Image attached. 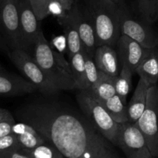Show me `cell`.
I'll use <instances>...</instances> for the list:
<instances>
[{
    "label": "cell",
    "mask_w": 158,
    "mask_h": 158,
    "mask_svg": "<svg viewBox=\"0 0 158 158\" xmlns=\"http://www.w3.org/2000/svg\"><path fill=\"white\" fill-rule=\"evenodd\" d=\"M66 15L69 17L77 27L84 50L88 55L94 58L96 49L98 46L95 29L90 20L80 9L78 0L74 2L72 8L68 11Z\"/></svg>",
    "instance_id": "12"
},
{
    "label": "cell",
    "mask_w": 158,
    "mask_h": 158,
    "mask_svg": "<svg viewBox=\"0 0 158 158\" xmlns=\"http://www.w3.org/2000/svg\"><path fill=\"white\" fill-rule=\"evenodd\" d=\"M140 19L152 25L158 19V0H137Z\"/></svg>",
    "instance_id": "24"
},
{
    "label": "cell",
    "mask_w": 158,
    "mask_h": 158,
    "mask_svg": "<svg viewBox=\"0 0 158 158\" xmlns=\"http://www.w3.org/2000/svg\"><path fill=\"white\" fill-rule=\"evenodd\" d=\"M21 150L31 158H65L58 148L48 140L33 149Z\"/></svg>",
    "instance_id": "23"
},
{
    "label": "cell",
    "mask_w": 158,
    "mask_h": 158,
    "mask_svg": "<svg viewBox=\"0 0 158 158\" xmlns=\"http://www.w3.org/2000/svg\"><path fill=\"white\" fill-rule=\"evenodd\" d=\"M12 134H15L19 145L23 149H33L47 140L34 127L25 122L15 123L12 128Z\"/></svg>",
    "instance_id": "16"
},
{
    "label": "cell",
    "mask_w": 158,
    "mask_h": 158,
    "mask_svg": "<svg viewBox=\"0 0 158 158\" xmlns=\"http://www.w3.org/2000/svg\"><path fill=\"white\" fill-rule=\"evenodd\" d=\"M38 90L36 86L24 77L0 71V96L15 97L32 94Z\"/></svg>",
    "instance_id": "13"
},
{
    "label": "cell",
    "mask_w": 158,
    "mask_h": 158,
    "mask_svg": "<svg viewBox=\"0 0 158 158\" xmlns=\"http://www.w3.org/2000/svg\"><path fill=\"white\" fill-rule=\"evenodd\" d=\"M100 103L103 105L108 114L117 123H123L129 121L127 105L123 103L121 99L117 94L107 100L100 101Z\"/></svg>",
    "instance_id": "20"
},
{
    "label": "cell",
    "mask_w": 158,
    "mask_h": 158,
    "mask_svg": "<svg viewBox=\"0 0 158 158\" xmlns=\"http://www.w3.org/2000/svg\"><path fill=\"white\" fill-rule=\"evenodd\" d=\"M120 33L127 35L148 49L158 47V34L151 25L137 19L130 14L129 10H123L120 19Z\"/></svg>",
    "instance_id": "8"
},
{
    "label": "cell",
    "mask_w": 158,
    "mask_h": 158,
    "mask_svg": "<svg viewBox=\"0 0 158 158\" xmlns=\"http://www.w3.org/2000/svg\"><path fill=\"white\" fill-rule=\"evenodd\" d=\"M135 73L143 79L151 86L157 85L158 81V47L152 49L149 54L143 59Z\"/></svg>",
    "instance_id": "18"
},
{
    "label": "cell",
    "mask_w": 158,
    "mask_h": 158,
    "mask_svg": "<svg viewBox=\"0 0 158 158\" xmlns=\"http://www.w3.org/2000/svg\"><path fill=\"white\" fill-rule=\"evenodd\" d=\"M137 124L145 137L154 158H158V86L154 85L148 90L147 105Z\"/></svg>",
    "instance_id": "6"
},
{
    "label": "cell",
    "mask_w": 158,
    "mask_h": 158,
    "mask_svg": "<svg viewBox=\"0 0 158 158\" xmlns=\"http://www.w3.org/2000/svg\"><path fill=\"white\" fill-rule=\"evenodd\" d=\"M77 101L85 117L117 147L120 123L110 117L103 105L88 90H79Z\"/></svg>",
    "instance_id": "4"
},
{
    "label": "cell",
    "mask_w": 158,
    "mask_h": 158,
    "mask_svg": "<svg viewBox=\"0 0 158 158\" xmlns=\"http://www.w3.org/2000/svg\"><path fill=\"white\" fill-rule=\"evenodd\" d=\"M0 158H31L28 154L23 152L20 147L8 149L0 152Z\"/></svg>",
    "instance_id": "29"
},
{
    "label": "cell",
    "mask_w": 158,
    "mask_h": 158,
    "mask_svg": "<svg viewBox=\"0 0 158 158\" xmlns=\"http://www.w3.org/2000/svg\"><path fill=\"white\" fill-rule=\"evenodd\" d=\"M2 109V108H0V110H1Z\"/></svg>",
    "instance_id": "37"
},
{
    "label": "cell",
    "mask_w": 158,
    "mask_h": 158,
    "mask_svg": "<svg viewBox=\"0 0 158 158\" xmlns=\"http://www.w3.org/2000/svg\"><path fill=\"white\" fill-rule=\"evenodd\" d=\"M32 56L37 62L46 77L60 91L77 89L70 64L63 54L52 49L45 38L43 32L39 35L34 45Z\"/></svg>",
    "instance_id": "3"
},
{
    "label": "cell",
    "mask_w": 158,
    "mask_h": 158,
    "mask_svg": "<svg viewBox=\"0 0 158 158\" xmlns=\"http://www.w3.org/2000/svg\"><path fill=\"white\" fill-rule=\"evenodd\" d=\"M17 117L52 142L65 158H123L83 113L66 105L31 103L19 110Z\"/></svg>",
    "instance_id": "1"
},
{
    "label": "cell",
    "mask_w": 158,
    "mask_h": 158,
    "mask_svg": "<svg viewBox=\"0 0 158 158\" xmlns=\"http://www.w3.org/2000/svg\"><path fill=\"white\" fill-rule=\"evenodd\" d=\"M2 70H5V69L3 68V66L0 64V71H2Z\"/></svg>",
    "instance_id": "35"
},
{
    "label": "cell",
    "mask_w": 158,
    "mask_h": 158,
    "mask_svg": "<svg viewBox=\"0 0 158 158\" xmlns=\"http://www.w3.org/2000/svg\"><path fill=\"white\" fill-rule=\"evenodd\" d=\"M117 147L127 158H154L137 123H120Z\"/></svg>",
    "instance_id": "7"
},
{
    "label": "cell",
    "mask_w": 158,
    "mask_h": 158,
    "mask_svg": "<svg viewBox=\"0 0 158 158\" xmlns=\"http://www.w3.org/2000/svg\"><path fill=\"white\" fill-rule=\"evenodd\" d=\"M15 123L13 116L8 110L0 120V138L12 134V128Z\"/></svg>",
    "instance_id": "27"
},
{
    "label": "cell",
    "mask_w": 158,
    "mask_h": 158,
    "mask_svg": "<svg viewBox=\"0 0 158 158\" xmlns=\"http://www.w3.org/2000/svg\"><path fill=\"white\" fill-rule=\"evenodd\" d=\"M89 92L98 101H103L116 95L115 77L99 72V79L94 89Z\"/></svg>",
    "instance_id": "19"
},
{
    "label": "cell",
    "mask_w": 158,
    "mask_h": 158,
    "mask_svg": "<svg viewBox=\"0 0 158 158\" xmlns=\"http://www.w3.org/2000/svg\"></svg>",
    "instance_id": "39"
},
{
    "label": "cell",
    "mask_w": 158,
    "mask_h": 158,
    "mask_svg": "<svg viewBox=\"0 0 158 158\" xmlns=\"http://www.w3.org/2000/svg\"><path fill=\"white\" fill-rule=\"evenodd\" d=\"M49 6H50V5L52 4V3L53 2H55L56 0H49Z\"/></svg>",
    "instance_id": "36"
},
{
    "label": "cell",
    "mask_w": 158,
    "mask_h": 158,
    "mask_svg": "<svg viewBox=\"0 0 158 158\" xmlns=\"http://www.w3.org/2000/svg\"><path fill=\"white\" fill-rule=\"evenodd\" d=\"M19 145L18 143V140L14 134H11L0 138V152L10 148H19Z\"/></svg>",
    "instance_id": "28"
},
{
    "label": "cell",
    "mask_w": 158,
    "mask_h": 158,
    "mask_svg": "<svg viewBox=\"0 0 158 158\" xmlns=\"http://www.w3.org/2000/svg\"><path fill=\"white\" fill-rule=\"evenodd\" d=\"M0 50H3L6 52H7V54L9 55V53L10 52L11 49L9 47V46L7 45L6 42L5 41L4 38L2 37V35L0 33Z\"/></svg>",
    "instance_id": "30"
},
{
    "label": "cell",
    "mask_w": 158,
    "mask_h": 158,
    "mask_svg": "<svg viewBox=\"0 0 158 158\" xmlns=\"http://www.w3.org/2000/svg\"><path fill=\"white\" fill-rule=\"evenodd\" d=\"M79 6L94 26L97 45L116 48L121 35L120 19L123 9L112 0H82Z\"/></svg>",
    "instance_id": "2"
},
{
    "label": "cell",
    "mask_w": 158,
    "mask_h": 158,
    "mask_svg": "<svg viewBox=\"0 0 158 158\" xmlns=\"http://www.w3.org/2000/svg\"><path fill=\"white\" fill-rule=\"evenodd\" d=\"M7 111H8L7 110L2 109V108L0 110V120H1V119L4 117V115L6 114V112H7Z\"/></svg>",
    "instance_id": "33"
},
{
    "label": "cell",
    "mask_w": 158,
    "mask_h": 158,
    "mask_svg": "<svg viewBox=\"0 0 158 158\" xmlns=\"http://www.w3.org/2000/svg\"><path fill=\"white\" fill-rule=\"evenodd\" d=\"M17 1H18V0H17Z\"/></svg>",
    "instance_id": "38"
},
{
    "label": "cell",
    "mask_w": 158,
    "mask_h": 158,
    "mask_svg": "<svg viewBox=\"0 0 158 158\" xmlns=\"http://www.w3.org/2000/svg\"><path fill=\"white\" fill-rule=\"evenodd\" d=\"M12 63L22 73L25 78L46 96L55 95L60 92L58 88L46 77L32 55L23 49H11L9 53Z\"/></svg>",
    "instance_id": "5"
},
{
    "label": "cell",
    "mask_w": 158,
    "mask_h": 158,
    "mask_svg": "<svg viewBox=\"0 0 158 158\" xmlns=\"http://www.w3.org/2000/svg\"><path fill=\"white\" fill-rule=\"evenodd\" d=\"M112 1L114 2L117 5H118V6H120L122 9H123V10H127L128 9L125 0H112Z\"/></svg>",
    "instance_id": "31"
},
{
    "label": "cell",
    "mask_w": 158,
    "mask_h": 158,
    "mask_svg": "<svg viewBox=\"0 0 158 158\" xmlns=\"http://www.w3.org/2000/svg\"><path fill=\"white\" fill-rule=\"evenodd\" d=\"M116 48L121 66L126 65L133 74L135 73L140 63L152 50L123 34L119 37Z\"/></svg>",
    "instance_id": "11"
},
{
    "label": "cell",
    "mask_w": 158,
    "mask_h": 158,
    "mask_svg": "<svg viewBox=\"0 0 158 158\" xmlns=\"http://www.w3.org/2000/svg\"><path fill=\"white\" fill-rule=\"evenodd\" d=\"M0 33L10 49H21L19 13L17 0H5L0 9Z\"/></svg>",
    "instance_id": "9"
},
{
    "label": "cell",
    "mask_w": 158,
    "mask_h": 158,
    "mask_svg": "<svg viewBox=\"0 0 158 158\" xmlns=\"http://www.w3.org/2000/svg\"><path fill=\"white\" fill-rule=\"evenodd\" d=\"M60 1H62L64 3V5L67 7L68 9H70L71 8H72L73 5L74 4V2H75L77 0H60Z\"/></svg>",
    "instance_id": "32"
},
{
    "label": "cell",
    "mask_w": 158,
    "mask_h": 158,
    "mask_svg": "<svg viewBox=\"0 0 158 158\" xmlns=\"http://www.w3.org/2000/svg\"><path fill=\"white\" fill-rule=\"evenodd\" d=\"M4 2H5V0H0V9H1V7L2 6Z\"/></svg>",
    "instance_id": "34"
},
{
    "label": "cell",
    "mask_w": 158,
    "mask_h": 158,
    "mask_svg": "<svg viewBox=\"0 0 158 158\" xmlns=\"http://www.w3.org/2000/svg\"><path fill=\"white\" fill-rule=\"evenodd\" d=\"M71 70L77 83L78 90H86L84 49L69 58Z\"/></svg>",
    "instance_id": "21"
},
{
    "label": "cell",
    "mask_w": 158,
    "mask_h": 158,
    "mask_svg": "<svg viewBox=\"0 0 158 158\" xmlns=\"http://www.w3.org/2000/svg\"><path fill=\"white\" fill-rule=\"evenodd\" d=\"M17 4L19 13L21 49L32 55L34 45L43 30L40 27V20L37 18L29 0H18Z\"/></svg>",
    "instance_id": "10"
},
{
    "label": "cell",
    "mask_w": 158,
    "mask_h": 158,
    "mask_svg": "<svg viewBox=\"0 0 158 158\" xmlns=\"http://www.w3.org/2000/svg\"><path fill=\"white\" fill-rule=\"evenodd\" d=\"M151 86L149 83L140 77L133 97L127 104L128 120L131 123H137L143 114L146 108L148 90Z\"/></svg>",
    "instance_id": "15"
},
{
    "label": "cell",
    "mask_w": 158,
    "mask_h": 158,
    "mask_svg": "<svg viewBox=\"0 0 158 158\" xmlns=\"http://www.w3.org/2000/svg\"><path fill=\"white\" fill-rule=\"evenodd\" d=\"M85 58V69H86V90L91 91L95 85L97 84L99 79V70L97 69L96 63L93 57L88 55L84 50Z\"/></svg>",
    "instance_id": "25"
},
{
    "label": "cell",
    "mask_w": 158,
    "mask_h": 158,
    "mask_svg": "<svg viewBox=\"0 0 158 158\" xmlns=\"http://www.w3.org/2000/svg\"><path fill=\"white\" fill-rule=\"evenodd\" d=\"M29 2L40 21L49 15V0H29Z\"/></svg>",
    "instance_id": "26"
},
{
    "label": "cell",
    "mask_w": 158,
    "mask_h": 158,
    "mask_svg": "<svg viewBox=\"0 0 158 158\" xmlns=\"http://www.w3.org/2000/svg\"><path fill=\"white\" fill-rule=\"evenodd\" d=\"M133 73L126 65H122L120 74L115 77L116 94L121 99L125 105L127 104V98L132 87Z\"/></svg>",
    "instance_id": "22"
},
{
    "label": "cell",
    "mask_w": 158,
    "mask_h": 158,
    "mask_svg": "<svg viewBox=\"0 0 158 158\" xmlns=\"http://www.w3.org/2000/svg\"><path fill=\"white\" fill-rule=\"evenodd\" d=\"M57 21L63 29V32L66 39V52L69 58L83 50L84 48L80 34L69 17L66 14L64 16L57 18Z\"/></svg>",
    "instance_id": "17"
},
{
    "label": "cell",
    "mask_w": 158,
    "mask_h": 158,
    "mask_svg": "<svg viewBox=\"0 0 158 158\" xmlns=\"http://www.w3.org/2000/svg\"><path fill=\"white\" fill-rule=\"evenodd\" d=\"M94 60L97 69L112 77L120 74V59L115 47L110 45H100L96 49Z\"/></svg>",
    "instance_id": "14"
}]
</instances>
